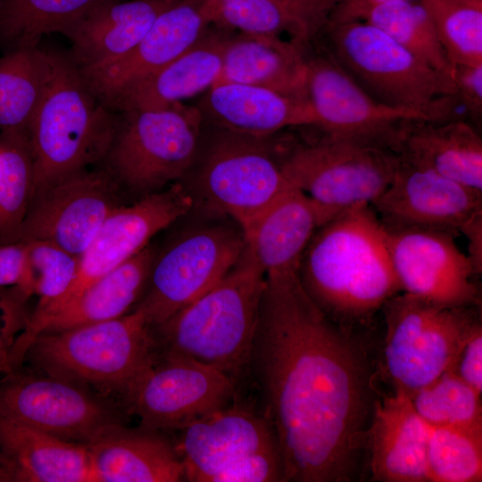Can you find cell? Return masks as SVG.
<instances>
[{"instance_id":"1","label":"cell","mask_w":482,"mask_h":482,"mask_svg":"<svg viewBox=\"0 0 482 482\" xmlns=\"http://www.w3.org/2000/svg\"><path fill=\"white\" fill-rule=\"evenodd\" d=\"M248 370L283 461L284 481H351L365 443L371 370L298 271L265 276Z\"/></svg>"},{"instance_id":"2","label":"cell","mask_w":482,"mask_h":482,"mask_svg":"<svg viewBox=\"0 0 482 482\" xmlns=\"http://www.w3.org/2000/svg\"><path fill=\"white\" fill-rule=\"evenodd\" d=\"M298 274L319 308L347 329L370 322L402 292L386 229L369 204L345 210L320 227L303 254Z\"/></svg>"},{"instance_id":"3","label":"cell","mask_w":482,"mask_h":482,"mask_svg":"<svg viewBox=\"0 0 482 482\" xmlns=\"http://www.w3.org/2000/svg\"><path fill=\"white\" fill-rule=\"evenodd\" d=\"M264 288L265 274L245 246L220 281L151 328L156 359L192 360L238 382L248 371Z\"/></svg>"},{"instance_id":"4","label":"cell","mask_w":482,"mask_h":482,"mask_svg":"<svg viewBox=\"0 0 482 482\" xmlns=\"http://www.w3.org/2000/svg\"><path fill=\"white\" fill-rule=\"evenodd\" d=\"M51 56L52 78L28 130L34 162L32 195L103 162L118 121L70 55L51 52Z\"/></svg>"},{"instance_id":"5","label":"cell","mask_w":482,"mask_h":482,"mask_svg":"<svg viewBox=\"0 0 482 482\" xmlns=\"http://www.w3.org/2000/svg\"><path fill=\"white\" fill-rule=\"evenodd\" d=\"M329 54L371 96L388 105L420 110L444 121L461 119L453 76L421 61L365 21L324 29Z\"/></svg>"},{"instance_id":"6","label":"cell","mask_w":482,"mask_h":482,"mask_svg":"<svg viewBox=\"0 0 482 482\" xmlns=\"http://www.w3.org/2000/svg\"><path fill=\"white\" fill-rule=\"evenodd\" d=\"M27 354L47 375L123 397L156 359L151 327L137 307L113 320L42 333Z\"/></svg>"},{"instance_id":"7","label":"cell","mask_w":482,"mask_h":482,"mask_svg":"<svg viewBox=\"0 0 482 482\" xmlns=\"http://www.w3.org/2000/svg\"><path fill=\"white\" fill-rule=\"evenodd\" d=\"M386 320L384 371L411 395L453 370L478 322L473 307H450L403 292L383 306Z\"/></svg>"},{"instance_id":"8","label":"cell","mask_w":482,"mask_h":482,"mask_svg":"<svg viewBox=\"0 0 482 482\" xmlns=\"http://www.w3.org/2000/svg\"><path fill=\"white\" fill-rule=\"evenodd\" d=\"M321 131L279 159L287 180L335 214L371 205L391 183L399 155L383 140Z\"/></svg>"},{"instance_id":"9","label":"cell","mask_w":482,"mask_h":482,"mask_svg":"<svg viewBox=\"0 0 482 482\" xmlns=\"http://www.w3.org/2000/svg\"><path fill=\"white\" fill-rule=\"evenodd\" d=\"M121 113L103 161L120 187L146 195L188 170L201 132L203 114L198 108L179 103Z\"/></svg>"},{"instance_id":"10","label":"cell","mask_w":482,"mask_h":482,"mask_svg":"<svg viewBox=\"0 0 482 482\" xmlns=\"http://www.w3.org/2000/svg\"><path fill=\"white\" fill-rule=\"evenodd\" d=\"M263 139L224 130L199 170L198 188L205 204L232 218L240 231L293 186Z\"/></svg>"},{"instance_id":"11","label":"cell","mask_w":482,"mask_h":482,"mask_svg":"<svg viewBox=\"0 0 482 482\" xmlns=\"http://www.w3.org/2000/svg\"><path fill=\"white\" fill-rule=\"evenodd\" d=\"M245 249L241 231L222 226L193 230L155 255L137 307L151 328L198 298L238 262Z\"/></svg>"},{"instance_id":"12","label":"cell","mask_w":482,"mask_h":482,"mask_svg":"<svg viewBox=\"0 0 482 482\" xmlns=\"http://www.w3.org/2000/svg\"><path fill=\"white\" fill-rule=\"evenodd\" d=\"M237 386L212 367L184 358H159L124 398L143 428L176 430L233 403Z\"/></svg>"},{"instance_id":"13","label":"cell","mask_w":482,"mask_h":482,"mask_svg":"<svg viewBox=\"0 0 482 482\" xmlns=\"http://www.w3.org/2000/svg\"><path fill=\"white\" fill-rule=\"evenodd\" d=\"M106 169L84 170L32 195L14 242L46 241L79 257L122 204Z\"/></svg>"},{"instance_id":"14","label":"cell","mask_w":482,"mask_h":482,"mask_svg":"<svg viewBox=\"0 0 482 482\" xmlns=\"http://www.w3.org/2000/svg\"><path fill=\"white\" fill-rule=\"evenodd\" d=\"M0 415L82 444L120 423L109 406L81 386L28 374L21 367L1 375Z\"/></svg>"},{"instance_id":"15","label":"cell","mask_w":482,"mask_h":482,"mask_svg":"<svg viewBox=\"0 0 482 482\" xmlns=\"http://www.w3.org/2000/svg\"><path fill=\"white\" fill-rule=\"evenodd\" d=\"M385 229L402 292L450 307L479 304L473 280L478 275L454 235L428 229Z\"/></svg>"},{"instance_id":"16","label":"cell","mask_w":482,"mask_h":482,"mask_svg":"<svg viewBox=\"0 0 482 482\" xmlns=\"http://www.w3.org/2000/svg\"><path fill=\"white\" fill-rule=\"evenodd\" d=\"M192 205L191 195L176 184L166 190L146 194L130 205L121 204L113 210L79 256L78 273L71 287L45 325L92 283L146 247L155 234L185 215Z\"/></svg>"},{"instance_id":"17","label":"cell","mask_w":482,"mask_h":482,"mask_svg":"<svg viewBox=\"0 0 482 482\" xmlns=\"http://www.w3.org/2000/svg\"><path fill=\"white\" fill-rule=\"evenodd\" d=\"M305 96L323 131L370 137L391 145L407 120H436L415 109L396 107L375 99L329 54L306 58Z\"/></svg>"},{"instance_id":"18","label":"cell","mask_w":482,"mask_h":482,"mask_svg":"<svg viewBox=\"0 0 482 482\" xmlns=\"http://www.w3.org/2000/svg\"><path fill=\"white\" fill-rule=\"evenodd\" d=\"M371 206L386 229H437L455 236L482 212V193L400 158L391 183Z\"/></svg>"},{"instance_id":"19","label":"cell","mask_w":482,"mask_h":482,"mask_svg":"<svg viewBox=\"0 0 482 482\" xmlns=\"http://www.w3.org/2000/svg\"><path fill=\"white\" fill-rule=\"evenodd\" d=\"M174 445L184 467L185 481L208 482L222 468L256 452L278 445L262 413L231 403L177 428Z\"/></svg>"},{"instance_id":"20","label":"cell","mask_w":482,"mask_h":482,"mask_svg":"<svg viewBox=\"0 0 482 482\" xmlns=\"http://www.w3.org/2000/svg\"><path fill=\"white\" fill-rule=\"evenodd\" d=\"M209 25L202 0H178L159 14L128 54L100 71L81 74L105 105L122 88L183 54L204 36Z\"/></svg>"},{"instance_id":"21","label":"cell","mask_w":482,"mask_h":482,"mask_svg":"<svg viewBox=\"0 0 482 482\" xmlns=\"http://www.w3.org/2000/svg\"><path fill=\"white\" fill-rule=\"evenodd\" d=\"M336 215L292 186L241 233L265 276L298 271L312 236Z\"/></svg>"},{"instance_id":"22","label":"cell","mask_w":482,"mask_h":482,"mask_svg":"<svg viewBox=\"0 0 482 482\" xmlns=\"http://www.w3.org/2000/svg\"><path fill=\"white\" fill-rule=\"evenodd\" d=\"M428 426L403 391L375 400L366 441L371 479L382 482H425L428 476Z\"/></svg>"},{"instance_id":"23","label":"cell","mask_w":482,"mask_h":482,"mask_svg":"<svg viewBox=\"0 0 482 482\" xmlns=\"http://www.w3.org/2000/svg\"><path fill=\"white\" fill-rule=\"evenodd\" d=\"M178 0H106L64 35L70 55L83 74L100 71L128 54L159 14Z\"/></svg>"},{"instance_id":"24","label":"cell","mask_w":482,"mask_h":482,"mask_svg":"<svg viewBox=\"0 0 482 482\" xmlns=\"http://www.w3.org/2000/svg\"><path fill=\"white\" fill-rule=\"evenodd\" d=\"M392 148L407 162L482 193V139L463 119L404 121Z\"/></svg>"},{"instance_id":"25","label":"cell","mask_w":482,"mask_h":482,"mask_svg":"<svg viewBox=\"0 0 482 482\" xmlns=\"http://www.w3.org/2000/svg\"><path fill=\"white\" fill-rule=\"evenodd\" d=\"M225 131L266 138L289 127L315 126L307 99L246 84L220 82L198 108Z\"/></svg>"},{"instance_id":"26","label":"cell","mask_w":482,"mask_h":482,"mask_svg":"<svg viewBox=\"0 0 482 482\" xmlns=\"http://www.w3.org/2000/svg\"><path fill=\"white\" fill-rule=\"evenodd\" d=\"M224 38L205 32L179 56L122 88L105 106L120 112L162 109L209 89L220 78Z\"/></svg>"},{"instance_id":"27","label":"cell","mask_w":482,"mask_h":482,"mask_svg":"<svg viewBox=\"0 0 482 482\" xmlns=\"http://www.w3.org/2000/svg\"><path fill=\"white\" fill-rule=\"evenodd\" d=\"M97 482L185 481L174 446L155 430L116 424L87 444Z\"/></svg>"},{"instance_id":"28","label":"cell","mask_w":482,"mask_h":482,"mask_svg":"<svg viewBox=\"0 0 482 482\" xmlns=\"http://www.w3.org/2000/svg\"><path fill=\"white\" fill-rule=\"evenodd\" d=\"M340 0H203L209 22L240 34L279 37L287 33L303 46L322 29Z\"/></svg>"},{"instance_id":"29","label":"cell","mask_w":482,"mask_h":482,"mask_svg":"<svg viewBox=\"0 0 482 482\" xmlns=\"http://www.w3.org/2000/svg\"><path fill=\"white\" fill-rule=\"evenodd\" d=\"M0 446L18 482H97L88 449L0 415Z\"/></svg>"},{"instance_id":"30","label":"cell","mask_w":482,"mask_h":482,"mask_svg":"<svg viewBox=\"0 0 482 482\" xmlns=\"http://www.w3.org/2000/svg\"><path fill=\"white\" fill-rule=\"evenodd\" d=\"M306 57L303 46L279 37L239 34L226 39L217 83L267 87L307 99Z\"/></svg>"},{"instance_id":"31","label":"cell","mask_w":482,"mask_h":482,"mask_svg":"<svg viewBox=\"0 0 482 482\" xmlns=\"http://www.w3.org/2000/svg\"><path fill=\"white\" fill-rule=\"evenodd\" d=\"M155 255L147 245L92 283L56 312L46 321L42 333L103 322L129 312L145 290Z\"/></svg>"},{"instance_id":"32","label":"cell","mask_w":482,"mask_h":482,"mask_svg":"<svg viewBox=\"0 0 482 482\" xmlns=\"http://www.w3.org/2000/svg\"><path fill=\"white\" fill-rule=\"evenodd\" d=\"M53 74L51 52L37 46L0 57V131L29 130Z\"/></svg>"},{"instance_id":"33","label":"cell","mask_w":482,"mask_h":482,"mask_svg":"<svg viewBox=\"0 0 482 482\" xmlns=\"http://www.w3.org/2000/svg\"><path fill=\"white\" fill-rule=\"evenodd\" d=\"M106 0H0V46L5 52L37 46L42 36L63 35Z\"/></svg>"},{"instance_id":"34","label":"cell","mask_w":482,"mask_h":482,"mask_svg":"<svg viewBox=\"0 0 482 482\" xmlns=\"http://www.w3.org/2000/svg\"><path fill=\"white\" fill-rule=\"evenodd\" d=\"M362 21L378 28L413 55L453 76V65L439 40L433 21L419 0H397L371 7Z\"/></svg>"},{"instance_id":"35","label":"cell","mask_w":482,"mask_h":482,"mask_svg":"<svg viewBox=\"0 0 482 482\" xmlns=\"http://www.w3.org/2000/svg\"><path fill=\"white\" fill-rule=\"evenodd\" d=\"M33 186L29 132L0 131V245L13 243L30 204Z\"/></svg>"},{"instance_id":"36","label":"cell","mask_w":482,"mask_h":482,"mask_svg":"<svg viewBox=\"0 0 482 482\" xmlns=\"http://www.w3.org/2000/svg\"><path fill=\"white\" fill-rule=\"evenodd\" d=\"M428 426V481L480 482L482 426Z\"/></svg>"},{"instance_id":"37","label":"cell","mask_w":482,"mask_h":482,"mask_svg":"<svg viewBox=\"0 0 482 482\" xmlns=\"http://www.w3.org/2000/svg\"><path fill=\"white\" fill-rule=\"evenodd\" d=\"M454 65L482 64V0H419Z\"/></svg>"},{"instance_id":"38","label":"cell","mask_w":482,"mask_h":482,"mask_svg":"<svg viewBox=\"0 0 482 482\" xmlns=\"http://www.w3.org/2000/svg\"><path fill=\"white\" fill-rule=\"evenodd\" d=\"M420 417L431 426H482L481 394L453 370L408 395Z\"/></svg>"},{"instance_id":"39","label":"cell","mask_w":482,"mask_h":482,"mask_svg":"<svg viewBox=\"0 0 482 482\" xmlns=\"http://www.w3.org/2000/svg\"><path fill=\"white\" fill-rule=\"evenodd\" d=\"M284 481V469L278 446L246 455L214 473L208 482Z\"/></svg>"},{"instance_id":"40","label":"cell","mask_w":482,"mask_h":482,"mask_svg":"<svg viewBox=\"0 0 482 482\" xmlns=\"http://www.w3.org/2000/svg\"><path fill=\"white\" fill-rule=\"evenodd\" d=\"M29 297L19 287L0 288V376L7 372L11 351L27 326Z\"/></svg>"},{"instance_id":"41","label":"cell","mask_w":482,"mask_h":482,"mask_svg":"<svg viewBox=\"0 0 482 482\" xmlns=\"http://www.w3.org/2000/svg\"><path fill=\"white\" fill-rule=\"evenodd\" d=\"M453 78L459 104L478 123L482 116V64L454 65Z\"/></svg>"},{"instance_id":"42","label":"cell","mask_w":482,"mask_h":482,"mask_svg":"<svg viewBox=\"0 0 482 482\" xmlns=\"http://www.w3.org/2000/svg\"><path fill=\"white\" fill-rule=\"evenodd\" d=\"M19 287L29 296L25 242L0 245V288Z\"/></svg>"},{"instance_id":"43","label":"cell","mask_w":482,"mask_h":482,"mask_svg":"<svg viewBox=\"0 0 482 482\" xmlns=\"http://www.w3.org/2000/svg\"><path fill=\"white\" fill-rule=\"evenodd\" d=\"M453 371L469 386L482 391V328L480 322L470 333L457 360Z\"/></svg>"},{"instance_id":"44","label":"cell","mask_w":482,"mask_h":482,"mask_svg":"<svg viewBox=\"0 0 482 482\" xmlns=\"http://www.w3.org/2000/svg\"><path fill=\"white\" fill-rule=\"evenodd\" d=\"M390 1L397 0H340L333 9L326 27L350 21H362L371 7Z\"/></svg>"},{"instance_id":"45","label":"cell","mask_w":482,"mask_h":482,"mask_svg":"<svg viewBox=\"0 0 482 482\" xmlns=\"http://www.w3.org/2000/svg\"><path fill=\"white\" fill-rule=\"evenodd\" d=\"M468 240V257L477 275L482 270V212L472 217L461 229Z\"/></svg>"},{"instance_id":"46","label":"cell","mask_w":482,"mask_h":482,"mask_svg":"<svg viewBox=\"0 0 482 482\" xmlns=\"http://www.w3.org/2000/svg\"><path fill=\"white\" fill-rule=\"evenodd\" d=\"M14 481L13 470L0 446V482Z\"/></svg>"}]
</instances>
